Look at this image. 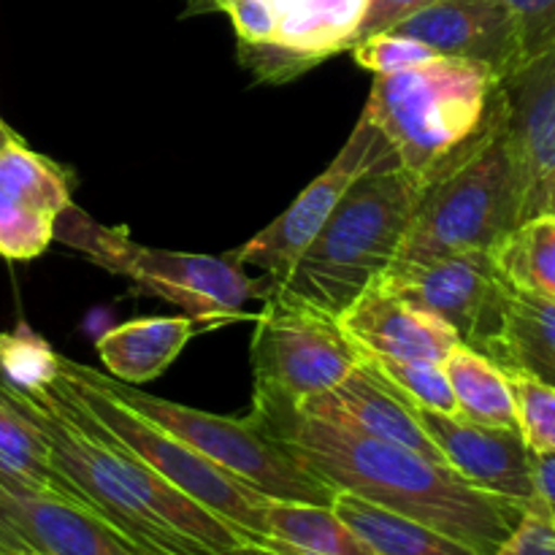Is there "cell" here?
Here are the masks:
<instances>
[{
  "mask_svg": "<svg viewBox=\"0 0 555 555\" xmlns=\"http://www.w3.org/2000/svg\"><path fill=\"white\" fill-rule=\"evenodd\" d=\"M282 442L334 491L421 520L477 555L496 553L526 513L524 504L472 486L448 464L318 417L298 415Z\"/></svg>",
  "mask_w": 555,
  "mask_h": 555,
  "instance_id": "2",
  "label": "cell"
},
{
  "mask_svg": "<svg viewBox=\"0 0 555 555\" xmlns=\"http://www.w3.org/2000/svg\"><path fill=\"white\" fill-rule=\"evenodd\" d=\"M493 555H555V526L540 502L526 507L520 524Z\"/></svg>",
  "mask_w": 555,
  "mask_h": 555,
  "instance_id": "33",
  "label": "cell"
},
{
  "mask_svg": "<svg viewBox=\"0 0 555 555\" xmlns=\"http://www.w3.org/2000/svg\"><path fill=\"white\" fill-rule=\"evenodd\" d=\"M217 11V0H184V16H201Z\"/></svg>",
  "mask_w": 555,
  "mask_h": 555,
  "instance_id": "37",
  "label": "cell"
},
{
  "mask_svg": "<svg viewBox=\"0 0 555 555\" xmlns=\"http://www.w3.org/2000/svg\"><path fill=\"white\" fill-rule=\"evenodd\" d=\"M482 356L555 388V301L509 287L499 334Z\"/></svg>",
  "mask_w": 555,
  "mask_h": 555,
  "instance_id": "20",
  "label": "cell"
},
{
  "mask_svg": "<svg viewBox=\"0 0 555 555\" xmlns=\"http://www.w3.org/2000/svg\"><path fill=\"white\" fill-rule=\"evenodd\" d=\"M423 184L401 163L352 182L301 258L266 287L325 314H341L401 253Z\"/></svg>",
  "mask_w": 555,
  "mask_h": 555,
  "instance_id": "4",
  "label": "cell"
},
{
  "mask_svg": "<svg viewBox=\"0 0 555 555\" xmlns=\"http://www.w3.org/2000/svg\"><path fill=\"white\" fill-rule=\"evenodd\" d=\"M513 388L518 431L531 453H555V388L518 369H504Z\"/></svg>",
  "mask_w": 555,
  "mask_h": 555,
  "instance_id": "29",
  "label": "cell"
},
{
  "mask_svg": "<svg viewBox=\"0 0 555 555\" xmlns=\"http://www.w3.org/2000/svg\"><path fill=\"white\" fill-rule=\"evenodd\" d=\"M372 0H271V38L236 49L260 85H287L334 54L350 52Z\"/></svg>",
  "mask_w": 555,
  "mask_h": 555,
  "instance_id": "12",
  "label": "cell"
},
{
  "mask_svg": "<svg viewBox=\"0 0 555 555\" xmlns=\"http://www.w3.org/2000/svg\"><path fill=\"white\" fill-rule=\"evenodd\" d=\"M266 547L287 555H379L331 504L282 499L266 504Z\"/></svg>",
  "mask_w": 555,
  "mask_h": 555,
  "instance_id": "21",
  "label": "cell"
},
{
  "mask_svg": "<svg viewBox=\"0 0 555 555\" xmlns=\"http://www.w3.org/2000/svg\"><path fill=\"white\" fill-rule=\"evenodd\" d=\"M52 215L33 209L30 204L0 188V255L9 260H33L47 253L54 242Z\"/></svg>",
  "mask_w": 555,
  "mask_h": 555,
  "instance_id": "30",
  "label": "cell"
},
{
  "mask_svg": "<svg viewBox=\"0 0 555 555\" xmlns=\"http://www.w3.org/2000/svg\"><path fill=\"white\" fill-rule=\"evenodd\" d=\"M509 144L526 190V217L555 215V47L504 81Z\"/></svg>",
  "mask_w": 555,
  "mask_h": 555,
  "instance_id": "16",
  "label": "cell"
},
{
  "mask_svg": "<svg viewBox=\"0 0 555 555\" xmlns=\"http://www.w3.org/2000/svg\"><path fill=\"white\" fill-rule=\"evenodd\" d=\"M534 502L542 504L555 526V453H534Z\"/></svg>",
  "mask_w": 555,
  "mask_h": 555,
  "instance_id": "35",
  "label": "cell"
},
{
  "mask_svg": "<svg viewBox=\"0 0 555 555\" xmlns=\"http://www.w3.org/2000/svg\"><path fill=\"white\" fill-rule=\"evenodd\" d=\"M0 486L5 491L63 499L85 507L74 488L54 469L52 455L38 428L3 393H0Z\"/></svg>",
  "mask_w": 555,
  "mask_h": 555,
  "instance_id": "22",
  "label": "cell"
},
{
  "mask_svg": "<svg viewBox=\"0 0 555 555\" xmlns=\"http://www.w3.org/2000/svg\"><path fill=\"white\" fill-rule=\"evenodd\" d=\"M336 320L358 358L442 363L461 341L439 314L377 285L366 287Z\"/></svg>",
  "mask_w": 555,
  "mask_h": 555,
  "instance_id": "17",
  "label": "cell"
},
{
  "mask_svg": "<svg viewBox=\"0 0 555 555\" xmlns=\"http://www.w3.org/2000/svg\"><path fill=\"white\" fill-rule=\"evenodd\" d=\"M504 112L502 81L480 65L453 57L377 76L363 106L396 150L401 168L423 188L480 146Z\"/></svg>",
  "mask_w": 555,
  "mask_h": 555,
  "instance_id": "3",
  "label": "cell"
},
{
  "mask_svg": "<svg viewBox=\"0 0 555 555\" xmlns=\"http://www.w3.org/2000/svg\"><path fill=\"white\" fill-rule=\"evenodd\" d=\"M60 379V352L27 323L0 334V388L38 396Z\"/></svg>",
  "mask_w": 555,
  "mask_h": 555,
  "instance_id": "27",
  "label": "cell"
},
{
  "mask_svg": "<svg viewBox=\"0 0 555 555\" xmlns=\"http://www.w3.org/2000/svg\"><path fill=\"white\" fill-rule=\"evenodd\" d=\"M16 555H38V553H16Z\"/></svg>",
  "mask_w": 555,
  "mask_h": 555,
  "instance_id": "39",
  "label": "cell"
},
{
  "mask_svg": "<svg viewBox=\"0 0 555 555\" xmlns=\"http://www.w3.org/2000/svg\"><path fill=\"white\" fill-rule=\"evenodd\" d=\"M11 141H20V135H16V130H11L9 125L0 119V150H3L5 144H11Z\"/></svg>",
  "mask_w": 555,
  "mask_h": 555,
  "instance_id": "38",
  "label": "cell"
},
{
  "mask_svg": "<svg viewBox=\"0 0 555 555\" xmlns=\"http://www.w3.org/2000/svg\"><path fill=\"white\" fill-rule=\"evenodd\" d=\"M377 374H383L399 393L423 410L459 415L453 388L442 363L434 361H385V358H361Z\"/></svg>",
  "mask_w": 555,
  "mask_h": 555,
  "instance_id": "28",
  "label": "cell"
},
{
  "mask_svg": "<svg viewBox=\"0 0 555 555\" xmlns=\"http://www.w3.org/2000/svg\"><path fill=\"white\" fill-rule=\"evenodd\" d=\"M198 331V320L139 318L98 336L95 350L114 379L144 385L160 377Z\"/></svg>",
  "mask_w": 555,
  "mask_h": 555,
  "instance_id": "19",
  "label": "cell"
},
{
  "mask_svg": "<svg viewBox=\"0 0 555 555\" xmlns=\"http://www.w3.org/2000/svg\"><path fill=\"white\" fill-rule=\"evenodd\" d=\"M211 555H287V553L271 551V547H266V545H255V542H244V545L228 547V551L211 553Z\"/></svg>",
  "mask_w": 555,
  "mask_h": 555,
  "instance_id": "36",
  "label": "cell"
},
{
  "mask_svg": "<svg viewBox=\"0 0 555 555\" xmlns=\"http://www.w3.org/2000/svg\"><path fill=\"white\" fill-rule=\"evenodd\" d=\"M54 399L85 417L103 434L122 444L125 450L144 461L152 472L171 482L177 491L198 502L217 518L242 531L255 545H266V504L269 496L233 477L195 453L190 444L163 431L150 417L130 410L125 401L108 393L103 385L87 374V366L60 356V379L49 388Z\"/></svg>",
  "mask_w": 555,
  "mask_h": 555,
  "instance_id": "5",
  "label": "cell"
},
{
  "mask_svg": "<svg viewBox=\"0 0 555 555\" xmlns=\"http://www.w3.org/2000/svg\"><path fill=\"white\" fill-rule=\"evenodd\" d=\"M390 30L417 38L439 57L480 65L502 85L524 68L520 25L504 0H431Z\"/></svg>",
  "mask_w": 555,
  "mask_h": 555,
  "instance_id": "13",
  "label": "cell"
},
{
  "mask_svg": "<svg viewBox=\"0 0 555 555\" xmlns=\"http://www.w3.org/2000/svg\"><path fill=\"white\" fill-rule=\"evenodd\" d=\"M520 25L524 65L555 47V0H504Z\"/></svg>",
  "mask_w": 555,
  "mask_h": 555,
  "instance_id": "32",
  "label": "cell"
},
{
  "mask_svg": "<svg viewBox=\"0 0 555 555\" xmlns=\"http://www.w3.org/2000/svg\"><path fill=\"white\" fill-rule=\"evenodd\" d=\"M298 415L336 423V426L401 444V448L415 450L426 459L448 464L423 428L415 404L404 393H399L383 374L374 372L366 361H358V366L339 385L309 399Z\"/></svg>",
  "mask_w": 555,
  "mask_h": 555,
  "instance_id": "18",
  "label": "cell"
},
{
  "mask_svg": "<svg viewBox=\"0 0 555 555\" xmlns=\"http://www.w3.org/2000/svg\"><path fill=\"white\" fill-rule=\"evenodd\" d=\"M428 3H431V0H372L366 20H363L361 30H358L356 43L363 41V38L374 36V33L390 30V27L399 25L404 16H410L412 11L423 9V5ZM356 43H352V47H356Z\"/></svg>",
  "mask_w": 555,
  "mask_h": 555,
  "instance_id": "34",
  "label": "cell"
},
{
  "mask_svg": "<svg viewBox=\"0 0 555 555\" xmlns=\"http://www.w3.org/2000/svg\"><path fill=\"white\" fill-rule=\"evenodd\" d=\"M461 417L493 428H518L507 372L482 352L459 341L442 361Z\"/></svg>",
  "mask_w": 555,
  "mask_h": 555,
  "instance_id": "24",
  "label": "cell"
},
{
  "mask_svg": "<svg viewBox=\"0 0 555 555\" xmlns=\"http://www.w3.org/2000/svg\"><path fill=\"white\" fill-rule=\"evenodd\" d=\"M423 428L450 466L472 486L529 507L534 502V453L518 428H493L461 415L415 406Z\"/></svg>",
  "mask_w": 555,
  "mask_h": 555,
  "instance_id": "14",
  "label": "cell"
},
{
  "mask_svg": "<svg viewBox=\"0 0 555 555\" xmlns=\"http://www.w3.org/2000/svg\"><path fill=\"white\" fill-rule=\"evenodd\" d=\"M54 238L74 247L101 269L125 276L141 291L173 304L201 325L244 318V304L263 296L266 282L249 280L228 255L173 253L133 242L122 228H106L74 204L57 217Z\"/></svg>",
  "mask_w": 555,
  "mask_h": 555,
  "instance_id": "8",
  "label": "cell"
},
{
  "mask_svg": "<svg viewBox=\"0 0 555 555\" xmlns=\"http://www.w3.org/2000/svg\"><path fill=\"white\" fill-rule=\"evenodd\" d=\"M144 555L79 504L0 486V555Z\"/></svg>",
  "mask_w": 555,
  "mask_h": 555,
  "instance_id": "15",
  "label": "cell"
},
{
  "mask_svg": "<svg viewBox=\"0 0 555 555\" xmlns=\"http://www.w3.org/2000/svg\"><path fill=\"white\" fill-rule=\"evenodd\" d=\"M350 52L356 65L372 70L374 76L401 74V70L417 68V65L439 57L431 47H426V43L417 41V38L401 36V33L393 30L374 33V36L358 41Z\"/></svg>",
  "mask_w": 555,
  "mask_h": 555,
  "instance_id": "31",
  "label": "cell"
},
{
  "mask_svg": "<svg viewBox=\"0 0 555 555\" xmlns=\"http://www.w3.org/2000/svg\"><path fill=\"white\" fill-rule=\"evenodd\" d=\"M524 220V177L509 144V112H504L480 146L426 184L399 258L491 253Z\"/></svg>",
  "mask_w": 555,
  "mask_h": 555,
  "instance_id": "7",
  "label": "cell"
},
{
  "mask_svg": "<svg viewBox=\"0 0 555 555\" xmlns=\"http://www.w3.org/2000/svg\"><path fill=\"white\" fill-rule=\"evenodd\" d=\"M331 509L379 555H477L453 537L406 515L390 513L356 493L336 491Z\"/></svg>",
  "mask_w": 555,
  "mask_h": 555,
  "instance_id": "23",
  "label": "cell"
},
{
  "mask_svg": "<svg viewBox=\"0 0 555 555\" xmlns=\"http://www.w3.org/2000/svg\"><path fill=\"white\" fill-rule=\"evenodd\" d=\"M390 163H399V155L388 144V139L379 133L377 125L366 114H361L350 139L345 141L339 155L331 160V166L274 222H269L263 231L255 233L249 242L233 249L231 255L244 269L253 266V269L263 271L266 282L280 280L301 258V253L312 244L320 228L328 222V217L341 204L352 182L361 179L363 173L374 171V168L390 166Z\"/></svg>",
  "mask_w": 555,
  "mask_h": 555,
  "instance_id": "11",
  "label": "cell"
},
{
  "mask_svg": "<svg viewBox=\"0 0 555 555\" xmlns=\"http://www.w3.org/2000/svg\"><path fill=\"white\" fill-rule=\"evenodd\" d=\"M0 188L57 220L70 206V173L49 157L11 141L0 150Z\"/></svg>",
  "mask_w": 555,
  "mask_h": 555,
  "instance_id": "26",
  "label": "cell"
},
{
  "mask_svg": "<svg viewBox=\"0 0 555 555\" xmlns=\"http://www.w3.org/2000/svg\"><path fill=\"white\" fill-rule=\"evenodd\" d=\"M263 309L255 314L253 410L249 417L282 439L301 406L339 385L358 366V350L334 314L263 285Z\"/></svg>",
  "mask_w": 555,
  "mask_h": 555,
  "instance_id": "6",
  "label": "cell"
},
{
  "mask_svg": "<svg viewBox=\"0 0 555 555\" xmlns=\"http://www.w3.org/2000/svg\"><path fill=\"white\" fill-rule=\"evenodd\" d=\"M87 374L98 385L117 396L119 401L135 410L139 415L150 417L163 431L173 434L184 444L209 459L220 469L231 472L242 482L253 486L269 499L282 502H307V504H331L336 491L325 480H320L301 459L291 450V444L271 437L266 428L249 415L225 417L211 412L193 410V406L177 404V401L160 399L139 385L119 383L114 377H103L101 372L87 366Z\"/></svg>",
  "mask_w": 555,
  "mask_h": 555,
  "instance_id": "9",
  "label": "cell"
},
{
  "mask_svg": "<svg viewBox=\"0 0 555 555\" xmlns=\"http://www.w3.org/2000/svg\"><path fill=\"white\" fill-rule=\"evenodd\" d=\"M0 393L38 428L52 464L79 502L144 555H211L249 542L108 434L54 399L52 390Z\"/></svg>",
  "mask_w": 555,
  "mask_h": 555,
  "instance_id": "1",
  "label": "cell"
},
{
  "mask_svg": "<svg viewBox=\"0 0 555 555\" xmlns=\"http://www.w3.org/2000/svg\"><path fill=\"white\" fill-rule=\"evenodd\" d=\"M372 285L439 314L477 352H486L499 334L504 296L509 291L491 253L396 258Z\"/></svg>",
  "mask_w": 555,
  "mask_h": 555,
  "instance_id": "10",
  "label": "cell"
},
{
  "mask_svg": "<svg viewBox=\"0 0 555 555\" xmlns=\"http://www.w3.org/2000/svg\"><path fill=\"white\" fill-rule=\"evenodd\" d=\"M260 3H266V5H269V3H271V0H260Z\"/></svg>",
  "mask_w": 555,
  "mask_h": 555,
  "instance_id": "40",
  "label": "cell"
},
{
  "mask_svg": "<svg viewBox=\"0 0 555 555\" xmlns=\"http://www.w3.org/2000/svg\"><path fill=\"white\" fill-rule=\"evenodd\" d=\"M491 260L513 291L555 301V215L540 211L491 247Z\"/></svg>",
  "mask_w": 555,
  "mask_h": 555,
  "instance_id": "25",
  "label": "cell"
}]
</instances>
